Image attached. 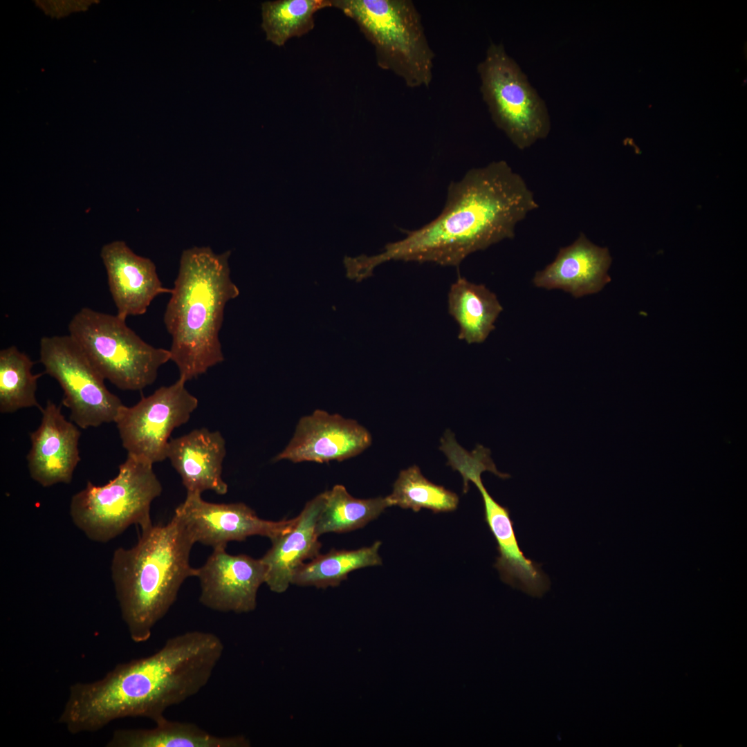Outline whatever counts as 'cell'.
Listing matches in <instances>:
<instances>
[{
    "mask_svg": "<svg viewBox=\"0 0 747 747\" xmlns=\"http://www.w3.org/2000/svg\"><path fill=\"white\" fill-rule=\"evenodd\" d=\"M371 444L370 433L356 421L316 409L299 419L291 440L275 461H342L360 454Z\"/></svg>",
    "mask_w": 747,
    "mask_h": 747,
    "instance_id": "obj_13",
    "label": "cell"
},
{
    "mask_svg": "<svg viewBox=\"0 0 747 747\" xmlns=\"http://www.w3.org/2000/svg\"><path fill=\"white\" fill-rule=\"evenodd\" d=\"M39 360L62 389V404L77 426L86 429L115 422L122 401L107 388L104 377L69 335L42 337Z\"/></svg>",
    "mask_w": 747,
    "mask_h": 747,
    "instance_id": "obj_9",
    "label": "cell"
},
{
    "mask_svg": "<svg viewBox=\"0 0 747 747\" xmlns=\"http://www.w3.org/2000/svg\"><path fill=\"white\" fill-rule=\"evenodd\" d=\"M356 21L376 49L378 64L409 88L430 86L434 53L421 17L410 0H333Z\"/></svg>",
    "mask_w": 747,
    "mask_h": 747,
    "instance_id": "obj_5",
    "label": "cell"
},
{
    "mask_svg": "<svg viewBox=\"0 0 747 747\" xmlns=\"http://www.w3.org/2000/svg\"><path fill=\"white\" fill-rule=\"evenodd\" d=\"M266 567L261 559L233 555L225 548L213 549L198 568L200 602L219 612L248 613L255 609L257 591L265 583Z\"/></svg>",
    "mask_w": 747,
    "mask_h": 747,
    "instance_id": "obj_14",
    "label": "cell"
},
{
    "mask_svg": "<svg viewBox=\"0 0 747 747\" xmlns=\"http://www.w3.org/2000/svg\"><path fill=\"white\" fill-rule=\"evenodd\" d=\"M41 412L40 425L30 433L31 445L26 456L30 476L43 487L70 483L80 461L81 433L73 421L66 419L61 407L51 400Z\"/></svg>",
    "mask_w": 747,
    "mask_h": 747,
    "instance_id": "obj_15",
    "label": "cell"
},
{
    "mask_svg": "<svg viewBox=\"0 0 747 747\" xmlns=\"http://www.w3.org/2000/svg\"><path fill=\"white\" fill-rule=\"evenodd\" d=\"M174 513L183 519L195 543L213 549L226 548L229 542L243 541L252 535L273 540L290 531L297 520V517L278 522L265 520L243 503H211L203 500L201 494L192 492H187Z\"/></svg>",
    "mask_w": 747,
    "mask_h": 747,
    "instance_id": "obj_12",
    "label": "cell"
},
{
    "mask_svg": "<svg viewBox=\"0 0 747 747\" xmlns=\"http://www.w3.org/2000/svg\"><path fill=\"white\" fill-rule=\"evenodd\" d=\"M332 6L329 0H279L262 3V28L266 39L282 46L288 39L305 35L314 27V15Z\"/></svg>",
    "mask_w": 747,
    "mask_h": 747,
    "instance_id": "obj_25",
    "label": "cell"
},
{
    "mask_svg": "<svg viewBox=\"0 0 747 747\" xmlns=\"http://www.w3.org/2000/svg\"><path fill=\"white\" fill-rule=\"evenodd\" d=\"M539 207L523 177L505 160L468 170L448 187L439 215L383 252L353 258V269L364 279L389 261L430 262L459 266L470 254L515 237V227Z\"/></svg>",
    "mask_w": 747,
    "mask_h": 747,
    "instance_id": "obj_1",
    "label": "cell"
},
{
    "mask_svg": "<svg viewBox=\"0 0 747 747\" xmlns=\"http://www.w3.org/2000/svg\"><path fill=\"white\" fill-rule=\"evenodd\" d=\"M450 466L463 479V493L471 481L479 490L483 502L484 520L497 544L499 555L494 566L501 580L532 596H539L549 587L548 576L541 564L528 558L519 545L509 509L499 504L484 487L481 474L484 471L495 473L496 466L489 454L481 450H463L456 454Z\"/></svg>",
    "mask_w": 747,
    "mask_h": 747,
    "instance_id": "obj_10",
    "label": "cell"
},
{
    "mask_svg": "<svg viewBox=\"0 0 747 747\" xmlns=\"http://www.w3.org/2000/svg\"><path fill=\"white\" fill-rule=\"evenodd\" d=\"M100 257L105 267L109 289L117 308V315L145 314L152 301L172 288L163 286L154 263L139 256L122 241L104 244Z\"/></svg>",
    "mask_w": 747,
    "mask_h": 747,
    "instance_id": "obj_16",
    "label": "cell"
},
{
    "mask_svg": "<svg viewBox=\"0 0 747 747\" xmlns=\"http://www.w3.org/2000/svg\"><path fill=\"white\" fill-rule=\"evenodd\" d=\"M611 257L607 248L591 242L581 232L569 246L560 248L553 262L537 271L533 284L562 289L578 298L596 293L611 281L607 273Z\"/></svg>",
    "mask_w": 747,
    "mask_h": 747,
    "instance_id": "obj_17",
    "label": "cell"
},
{
    "mask_svg": "<svg viewBox=\"0 0 747 747\" xmlns=\"http://www.w3.org/2000/svg\"><path fill=\"white\" fill-rule=\"evenodd\" d=\"M194 540L174 513L165 524L141 530L136 545L113 552L111 579L131 639L148 640L175 602L183 583L197 577L190 564Z\"/></svg>",
    "mask_w": 747,
    "mask_h": 747,
    "instance_id": "obj_4",
    "label": "cell"
},
{
    "mask_svg": "<svg viewBox=\"0 0 747 747\" xmlns=\"http://www.w3.org/2000/svg\"><path fill=\"white\" fill-rule=\"evenodd\" d=\"M34 362L15 346L0 351V412L13 413L23 408L37 407V380L41 374H33Z\"/></svg>",
    "mask_w": 747,
    "mask_h": 747,
    "instance_id": "obj_24",
    "label": "cell"
},
{
    "mask_svg": "<svg viewBox=\"0 0 747 747\" xmlns=\"http://www.w3.org/2000/svg\"><path fill=\"white\" fill-rule=\"evenodd\" d=\"M223 652L214 633L177 634L151 655L118 664L98 681L73 684L58 721L72 734L97 731L125 717L156 723L169 708L208 683Z\"/></svg>",
    "mask_w": 747,
    "mask_h": 747,
    "instance_id": "obj_2",
    "label": "cell"
},
{
    "mask_svg": "<svg viewBox=\"0 0 747 747\" xmlns=\"http://www.w3.org/2000/svg\"><path fill=\"white\" fill-rule=\"evenodd\" d=\"M68 329L104 378L122 390L151 385L159 368L171 359L169 349L148 344L117 315L84 307L73 315Z\"/></svg>",
    "mask_w": 747,
    "mask_h": 747,
    "instance_id": "obj_7",
    "label": "cell"
},
{
    "mask_svg": "<svg viewBox=\"0 0 747 747\" xmlns=\"http://www.w3.org/2000/svg\"><path fill=\"white\" fill-rule=\"evenodd\" d=\"M448 304L450 315L459 325L458 338L468 344L483 342L503 311L494 293L462 277L451 285Z\"/></svg>",
    "mask_w": 747,
    "mask_h": 747,
    "instance_id": "obj_21",
    "label": "cell"
},
{
    "mask_svg": "<svg viewBox=\"0 0 747 747\" xmlns=\"http://www.w3.org/2000/svg\"><path fill=\"white\" fill-rule=\"evenodd\" d=\"M385 497L357 499L342 485H335L324 492V501L318 517L317 535L328 533H346L360 528L376 519L387 508Z\"/></svg>",
    "mask_w": 747,
    "mask_h": 747,
    "instance_id": "obj_23",
    "label": "cell"
},
{
    "mask_svg": "<svg viewBox=\"0 0 747 747\" xmlns=\"http://www.w3.org/2000/svg\"><path fill=\"white\" fill-rule=\"evenodd\" d=\"M243 735L217 736L197 725L167 718L148 729H120L113 732L108 747H248Z\"/></svg>",
    "mask_w": 747,
    "mask_h": 747,
    "instance_id": "obj_20",
    "label": "cell"
},
{
    "mask_svg": "<svg viewBox=\"0 0 747 747\" xmlns=\"http://www.w3.org/2000/svg\"><path fill=\"white\" fill-rule=\"evenodd\" d=\"M477 72L492 120L517 149H527L548 136L546 105L502 44L490 43Z\"/></svg>",
    "mask_w": 747,
    "mask_h": 747,
    "instance_id": "obj_8",
    "label": "cell"
},
{
    "mask_svg": "<svg viewBox=\"0 0 747 747\" xmlns=\"http://www.w3.org/2000/svg\"><path fill=\"white\" fill-rule=\"evenodd\" d=\"M381 542L357 550H335L304 563L293 576L291 584L317 588L338 586L354 570L382 564L378 551Z\"/></svg>",
    "mask_w": 747,
    "mask_h": 747,
    "instance_id": "obj_22",
    "label": "cell"
},
{
    "mask_svg": "<svg viewBox=\"0 0 747 747\" xmlns=\"http://www.w3.org/2000/svg\"><path fill=\"white\" fill-rule=\"evenodd\" d=\"M387 498L390 506L409 508L414 512L422 508L435 513L451 512L459 504L456 493L427 480L416 465L400 472L392 492Z\"/></svg>",
    "mask_w": 747,
    "mask_h": 747,
    "instance_id": "obj_26",
    "label": "cell"
},
{
    "mask_svg": "<svg viewBox=\"0 0 747 747\" xmlns=\"http://www.w3.org/2000/svg\"><path fill=\"white\" fill-rule=\"evenodd\" d=\"M153 464L127 454L118 474L106 484L88 481L73 495L69 513L73 524L91 540L106 543L131 525L141 530L153 525L152 501L162 492Z\"/></svg>",
    "mask_w": 747,
    "mask_h": 747,
    "instance_id": "obj_6",
    "label": "cell"
},
{
    "mask_svg": "<svg viewBox=\"0 0 747 747\" xmlns=\"http://www.w3.org/2000/svg\"><path fill=\"white\" fill-rule=\"evenodd\" d=\"M230 252L210 247L183 251L163 322L172 337L171 359L186 382L224 361L219 340L228 302L239 295L230 277Z\"/></svg>",
    "mask_w": 747,
    "mask_h": 747,
    "instance_id": "obj_3",
    "label": "cell"
},
{
    "mask_svg": "<svg viewBox=\"0 0 747 747\" xmlns=\"http://www.w3.org/2000/svg\"><path fill=\"white\" fill-rule=\"evenodd\" d=\"M225 454V441L220 432L203 427L171 439L167 449V459L180 475L187 492L192 493L205 490L221 495L227 493L228 485L222 478Z\"/></svg>",
    "mask_w": 747,
    "mask_h": 747,
    "instance_id": "obj_18",
    "label": "cell"
},
{
    "mask_svg": "<svg viewBox=\"0 0 747 747\" xmlns=\"http://www.w3.org/2000/svg\"><path fill=\"white\" fill-rule=\"evenodd\" d=\"M178 379L142 396L134 405H122L114 423L128 454L152 464L167 459L172 431L186 423L198 406V399Z\"/></svg>",
    "mask_w": 747,
    "mask_h": 747,
    "instance_id": "obj_11",
    "label": "cell"
},
{
    "mask_svg": "<svg viewBox=\"0 0 747 747\" xmlns=\"http://www.w3.org/2000/svg\"><path fill=\"white\" fill-rule=\"evenodd\" d=\"M324 501V492L308 501L293 528L271 540L272 546L261 560L266 567L265 583L272 591L284 592L304 561L320 554L315 526Z\"/></svg>",
    "mask_w": 747,
    "mask_h": 747,
    "instance_id": "obj_19",
    "label": "cell"
}]
</instances>
